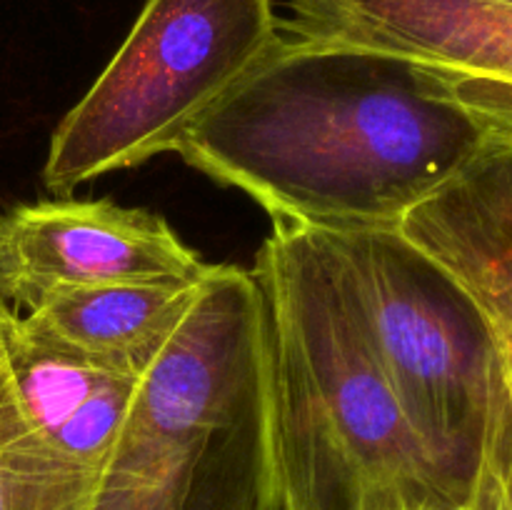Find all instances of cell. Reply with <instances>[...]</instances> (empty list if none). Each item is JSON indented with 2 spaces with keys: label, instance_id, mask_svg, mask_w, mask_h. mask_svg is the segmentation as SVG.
Returning a JSON list of instances; mask_svg holds the SVG:
<instances>
[{
  "label": "cell",
  "instance_id": "obj_1",
  "mask_svg": "<svg viewBox=\"0 0 512 510\" xmlns=\"http://www.w3.org/2000/svg\"><path fill=\"white\" fill-rule=\"evenodd\" d=\"M498 143L423 60L285 33L173 153L313 230L400 228Z\"/></svg>",
  "mask_w": 512,
  "mask_h": 510
},
{
  "label": "cell",
  "instance_id": "obj_2",
  "mask_svg": "<svg viewBox=\"0 0 512 510\" xmlns=\"http://www.w3.org/2000/svg\"><path fill=\"white\" fill-rule=\"evenodd\" d=\"M263 293L283 510H463L405 418L325 233L273 220Z\"/></svg>",
  "mask_w": 512,
  "mask_h": 510
},
{
  "label": "cell",
  "instance_id": "obj_3",
  "mask_svg": "<svg viewBox=\"0 0 512 510\" xmlns=\"http://www.w3.org/2000/svg\"><path fill=\"white\" fill-rule=\"evenodd\" d=\"M88 510H283L253 270L210 265L135 388Z\"/></svg>",
  "mask_w": 512,
  "mask_h": 510
},
{
  "label": "cell",
  "instance_id": "obj_4",
  "mask_svg": "<svg viewBox=\"0 0 512 510\" xmlns=\"http://www.w3.org/2000/svg\"><path fill=\"white\" fill-rule=\"evenodd\" d=\"M405 418L468 505L512 425L503 348L470 290L400 228L320 230Z\"/></svg>",
  "mask_w": 512,
  "mask_h": 510
},
{
  "label": "cell",
  "instance_id": "obj_5",
  "mask_svg": "<svg viewBox=\"0 0 512 510\" xmlns=\"http://www.w3.org/2000/svg\"><path fill=\"white\" fill-rule=\"evenodd\" d=\"M278 35L273 0H148L118 53L55 128L45 188L65 195L173 153Z\"/></svg>",
  "mask_w": 512,
  "mask_h": 510
},
{
  "label": "cell",
  "instance_id": "obj_6",
  "mask_svg": "<svg viewBox=\"0 0 512 510\" xmlns=\"http://www.w3.org/2000/svg\"><path fill=\"white\" fill-rule=\"evenodd\" d=\"M210 270L160 215L113 200H48L0 213V300L28 310L60 288L178 283Z\"/></svg>",
  "mask_w": 512,
  "mask_h": 510
},
{
  "label": "cell",
  "instance_id": "obj_7",
  "mask_svg": "<svg viewBox=\"0 0 512 510\" xmlns=\"http://www.w3.org/2000/svg\"><path fill=\"white\" fill-rule=\"evenodd\" d=\"M285 33L433 65L498 140H512V5L493 0H288Z\"/></svg>",
  "mask_w": 512,
  "mask_h": 510
},
{
  "label": "cell",
  "instance_id": "obj_8",
  "mask_svg": "<svg viewBox=\"0 0 512 510\" xmlns=\"http://www.w3.org/2000/svg\"><path fill=\"white\" fill-rule=\"evenodd\" d=\"M0 335L20 403L33 428L63 463L95 483L140 378L53 343L3 300Z\"/></svg>",
  "mask_w": 512,
  "mask_h": 510
},
{
  "label": "cell",
  "instance_id": "obj_9",
  "mask_svg": "<svg viewBox=\"0 0 512 510\" xmlns=\"http://www.w3.org/2000/svg\"><path fill=\"white\" fill-rule=\"evenodd\" d=\"M200 283L203 278L60 288L18 313L53 343L143 378L188 315Z\"/></svg>",
  "mask_w": 512,
  "mask_h": 510
},
{
  "label": "cell",
  "instance_id": "obj_10",
  "mask_svg": "<svg viewBox=\"0 0 512 510\" xmlns=\"http://www.w3.org/2000/svg\"><path fill=\"white\" fill-rule=\"evenodd\" d=\"M400 230L478 300L498 335L512 388V220L473 165L418 205Z\"/></svg>",
  "mask_w": 512,
  "mask_h": 510
},
{
  "label": "cell",
  "instance_id": "obj_11",
  "mask_svg": "<svg viewBox=\"0 0 512 510\" xmlns=\"http://www.w3.org/2000/svg\"><path fill=\"white\" fill-rule=\"evenodd\" d=\"M93 488L33 428L0 335V510H88Z\"/></svg>",
  "mask_w": 512,
  "mask_h": 510
},
{
  "label": "cell",
  "instance_id": "obj_12",
  "mask_svg": "<svg viewBox=\"0 0 512 510\" xmlns=\"http://www.w3.org/2000/svg\"><path fill=\"white\" fill-rule=\"evenodd\" d=\"M465 510H512V425L490 445L475 493Z\"/></svg>",
  "mask_w": 512,
  "mask_h": 510
},
{
  "label": "cell",
  "instance_id": "obj_13",
  "mask_svg": "<svg viewBox=\"0 0 512 510\" xmlns=\"http://www.w3.org/2000/svg\"><path fill=\"white\" fill-rule=\"evenodd\" d=\"M473 170L512 220V140H498L473 163Z\"/></svg>",
  "mask_w": 512,
  "mask_h": 510
},
{
  "label": "cell",
  "instance_id": "obj_14",
  "mask_svg": "<svg viewBox=\"0 0 512 510\" xmlns=\"http://www.w3.org/2000/svg\"><path fill=\"white\" fill-rule=\"evenodd\" d=\"M493 3H503V5H512V0H493Z\"/></svg>",
  "mask_w": 512,
  "mask_h": 510
},
{
  "label": "cell",
  "instance_id": "obj_15",
  "mask_svg": "<svg viewBox=\"0 0 512 510\" xmlns=\"http://www.w3.org/2000/svg\"><path fill=\"white\" fill-rule=\"evenodd\" d=\"M463 510H465V508H463Z\"/></svg>",
  "mask_w": 512,
  "mask_h": 510
}]
</instances>
